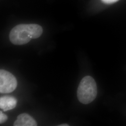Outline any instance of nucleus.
<instances>
[{
	"instance_id": "1",
	"label": "nucleus",
	"mask_w": 126,
	"mask_h": 126,
	"mask_svg": "<svg viewBox=\"0 0 126 126\" xmlns=\"http://www.w3.org/2000/svg\"><path fill=\"white\" fill-rule=\"evenodd\" d=\"M43 32L42 27L38 24H21L11 30L9 33V40L15 45H23L32 39L39 37Z\"/></svg>"
},
{
	"instance_id": "2",
	"label": "nucleus",
	"mask_w": 126,
	"mask_h": 126,
	"mask_svg": "<svg viewBox=\"0 0 126 126\" xmlns=\"http://www.w3.org/2000/svg\"><path fill=\"white\" fill-rule=\"evenodd\" d=\"M97 94V87L94 79L90 76L82 79L77 90V97L79 102L88 104L93 102Z\"/></svg>"
},
{
	"instance_id": "3",
	"label": "nucleus",
	"mask_w": 126,
	"mask_h": 126,
	"mask_svg": "<svg viewBox=\"0 0 126 126\" xmlns=\"http://www.w3.org/2000/svg\"><path fill=\"white\" fill-rule=\"evenodd\" d=\"M17 81L13 75L6 70H0V93L9 94L16 88Z\"/></svg>"
},
{
	"instance_id": "4",
	"label": "nucleus",
	"mask_w": 126,
	"mask_h": 126,
	"mask_svg": "<svg viewBox=\"0 0 126 126\" xmlns=\"http://www.w3.org/2000/svg\"><path fill=\"white\" fill-rule=\"evenodd\" d=\"M15 126H36V121L29 114L24 113L19 115L14 123Z\"/></svg>"
},
{
	"instance_id": "5",
	"label": "nucleus",
	"mask_w": 126,
	"mask_h": 126,
	"mask_svg": "<svg viewBox=\"0 0 126 126\" xmlns=\"http://www.w3.org/2000/svg\"><path fill=\"white\" fill-rule=\"evenodd\" d=\"M17 100L16 98L11 96H4L0 98V108L3 111H7L15 108Z\"/></svg>"
},
{
	"instance_id": "6",
	"label": "nucleus",
	"mask_w": 126,
	"mask_h": 126,
	"mask_svg": "<svg viewBox=\"0 0 126 126\" xmlns=\"http://www.w3.org/2000/svg\"><path fill=\"white\" fill-rule=\"evenodd\" d=\"M8 119L7 116L2 113L1 111L0 112V123L2 124L6 122Z\"/></svg>"
},
{
	"instance_id": "7",
	"label": "nucleus",
	"mask_w": 126,
	"mask_h": 126,
	"mask_svg": "<svg viewBox=\"0 0 126 126\" xmlns=\"http://www.w3.org/2000/svg\"><path fill=\"white\" fill-rule=\"evenodd\" d=\"M102 2L106 4H112L118 1L119 0H101Z\"/></svg>"
},
{
	"instance_id": "8",
	"label": "nucleus",
	"mask_w": 126,
	"mask_h": 126,
	"mask_svg": "<svg viewBox=\"0 0 126 126\" xmlns=\"http://www.w3.org/2000/svg\"><path fill=\"white\" fill-rule=\"evenodd\" d=\"M59 126H69V125L67 124H63L59 125Z\"/></svg>"
}]
</instances>
